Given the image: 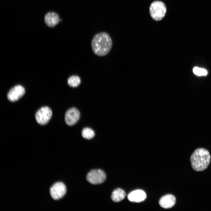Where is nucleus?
<instances>
[{
  "label": "nucleus",
  "mask_w": 211,
  "mask_h": 211,
  "mask_svg": "<svg viewBox=\"0 0 211 211\" xmlns=\"http://www.w3.org/2000/svg\"><path fill=\"white\" fill-rule=\"evenodd\" d=\"M81 82L80 78L77 75H73L70 76L67 80L68 85L70 87L73 88H76L79 86Z\"/></svg>",
  "instance_id": "13"
},
{
  "label": "nucleus",
  "mask_w": 211,
  "mask_h": 211,
  "mask_svg": "<svg viewBox=\"0 0 211 211\" xmlns=\"http://www.w3.org/2000/svg\"><path fill=\"white\" fill-rule=\"evenodd\" d=\"M166 12V6L161 1H154L150 6L149 13L150 16L155 21L161 20L165 16Z\"/></svg>",
  "instance_id": "3"
},
{
  "label": "nucleus",
  "mask_w": 211,
  "mask_h": 211,
  "mask_svg": "<svg viewBox=\"0 0 211 211\" xmlns=\"http://www.w3.org/2000/svg\"><path fill=\"white\" fill-rule=\"evenodd\" d=\"M81 134L84 138L90 139L94 137L95 133L94 131L91 128L85 127L82 130Z\"/></svg>",
  "instance_id": "14"
},
{
  "label": "nucleus",
  "mask_w": 211,
  "mask_h": 211,
  "mask_svg": "<svg viewBox=\"0 0 211 211\" xmlns=\"http://www.w3.org/2000/svg\"><path fill=\"white\" fill-rule=\"evenodd\" d=\"M146 198L145 192L141 190L133 191L128 195V200L133 202L139 203L144 201Z\"/></svg>",
  "instance_id": "10"
},
{
  "label": "nucleus",
  "mask_w": 211,
  "mask_h": 211,
  "mask_svg": "<svg viewBox=\"0 0 211 211\" xmlns=\"http://www.w3.org/2000/svg\"><path fill=\"white\" fill-rule=\"evenodd\" d=\"M209 152L203 148L196 149L192 154L190 161L192 167L196 171H202L205 169L210 161Z\"/></svg>",
  "instance_id": "2"
},
{
  "label": "nucleus",
  "mask_w": 211,
  "mask_h": 211,
  "mask_svg": "<svg viewBox=\"0 0 211 211\" xmlns=\"http://www.w3.org/2000/svg\"><path fill=\"white\" fill-rule=\"evenodd\" d=\"M80 113L76 108H72L66 112L65 115V121L69 126H72L76 123L80 118Z\"/></svg>",
  "instance_id": "7"
},
{
  "label": "nucleus",
  "mask_w": 211,
  "mask_h": 211,
  "mask_svg": "<svg viewBox=\"0 0 211 211\" xmlns=\"http://www.w3.org/2000/svg\"><path fill=\"white\" fill-rule=\"evenodd\" d=\"M66 192V187L65 184L61 182L55 183L50 189V195L55 200H58L62 198Z\"/></svg>",
  "instance_id": "6"
},
{
  "label": "nucleus",
  "mask_w": 211,
  "mask_h": 211,
  "mask_svg": "<svg viewBox=\"0 0 211 211\" xmlns=\"http://www.w3.org/2000/svg\"><path fill=\"white\" fill-rule=\"evenodd\" d=\"M105 173L100 169H93L86 176L87 180L92 184H101L106 179Z\"/></svg>",
  "instance_id": "5"
},
{
  "label": "nucleus",
  "mask_w": 211,
  "mask_h": 211,
  "mask_svg": "<svg viewBox=\"0 0 211 211\" xmlns=\"http://www.w3.org/2000/svg\"><path fill=\"white\" fill-rule=\"evenodd\" d=\"M193 71L195 74L198 76H204L207 74V72L206 69L197 67H194Z\"/></svg>",
  "instance_id": "15"
},
{
  "label": "nucleus",
  "mask_w": 211,
  "mask_h": 211,
  "mask_svg": "<svg viewBox=\"0 0 211 211\" xmlns=\"http://www.w3.org/2000/svg\"><path fill=\"white\" fill-rule=\"evenodd\" d=\"M125 196V191L121 188H118L113 191L111 194V198L113 201L118 202L123 200Z\"/></svg>",
  "instance_id": "12"
},
{
  "label": "nucleus",
  "mask_w": 211,
  "mask_h": 211,
  "mask_svg": "<svg viewBox=\"0 0 211 211\" xmlns=\"http://www.w3.org/2000/svg\"><path fill=\"white\" fill-rule=\"evenodd\" d=\"M176 199L173 195L167 194L162 197L159 203L161 207L165 209L173 207L176 203Z\"/></svg>",
  "instance_id": "11"
},
{
  "label": "nucleus",
  "mask_w": 211,
  "mask_h": 211,
  "mask_svg": "<svg viewBox=\"0 0 211 211\" xmlns=\"http://www.w3.org/2000/svg\"><path fill=\"white\" fill-rule=\"evenodd\" d=\"M113 43L110 36L106 32L95 34L91 42L93 53L96 55L103 56L107 55L112 47Z\"/></svg>",
  "instance_id": "1"
},
{
  "label": "nucleus",
  "mask_w": 211,
  "mask_h": 211,
  "mask_svg": "<svg viewBox=\"0 0 211 211\" xmlns=\"http://www.w3.org/2000/svg\"><path fill=\"white\" fill-rule=\"evenodd\" d=\"M52 115V112L50 108L47 106H44L40 108L36 112L35 118L38 124L44 125L49 122Z\"/></svg>",
  "instance_id": "4"
},
{
  "label": "nucleus",
  "mask_w": 211,
  "mask_h": 211,
  "mask_svg": "<svg viewBox=\"0 0 211 211\" xmlns=\"http://www.w3.org/2000/svg\"><path fill=\"white\" fill-rule=\"evenodd\" d=\"M25 92V89L22 86L20 85L15 86L8 92L7 98L11 102L17 101L24 95Z\"/></svg>",
  "instance_id": "8"
},
{
  "label": "nucleus",
  "mask_w": 211,
  "mask_h": 211,
  "mask_svg": "<svg viewBox=\"0 0 211 211\" xmlns=\"http://www.w3.org/2000/svg\"><path fill=\"white\" fill-rule=\"evenodd\" d=\"M44 20L47 26L49 27L53 28L59 23V18L57 13L50 12L47 13L45 15Z\"/></svg>",
  "instance_id": "9"
}]
</instances>
